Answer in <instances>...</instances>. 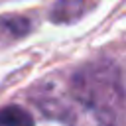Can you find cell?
<instances>
[{"instance_id": "obj_2", "label": "cell", "mask_w": 126, "mask_h": 126, "mask_svg": "<svg viewBox=\"0 0 126 126\" xmlns=\"http://www.w3.org/2000/svg\"><path fill=\"white\" fill-rule=\"evenodd\" d=\"M93 4L94 0H55V4L51 6L49 18L55 24H73L81 20L91 10Z\"/></svg>"}, {"instance_id": "obj_4", "label": "cell", "mask_w": 126, "mask_h": 126, "mask_svg": "<svg viewBox=\"0 0 126 126\" xmlns=\"http://www.w3.org/2000/svg\"><path fill=\"white\" fill-rule=\"evenodd\" d=\"M0 126H35L33 118L22 106H6L0 110Z\"/></svg>"}, {"instance_id": "obj_3", "label": "cell", "mask_w": 126, "mask_h": 126, "mask_svg": "<svg viewBox=\"0 0 126 126\" xmlns=\"http://www.w3.org/2000/svg\"><path fill=\"white\" fill-rule=\"evenodd\" d=\"M32 24L24 16H2L0 18V45H6L14 39L24 37L30 32Z\"/></svg>"}, {"instance_id": "obj_1", "label": "cell", "mask_w": 126, "mask_h": 126, "mask_svg": "<svg viewBox=\"0 0 126 126\" xmlns=\"http://www.w3.org/2000/svg\"><path fill=\"white\" fill-rule=\"evenodd\" d=\"M71 98L114 126L116 108L122 100L118 69L110 61H94L71 77Z\"/></svg>"}]
</instances>
